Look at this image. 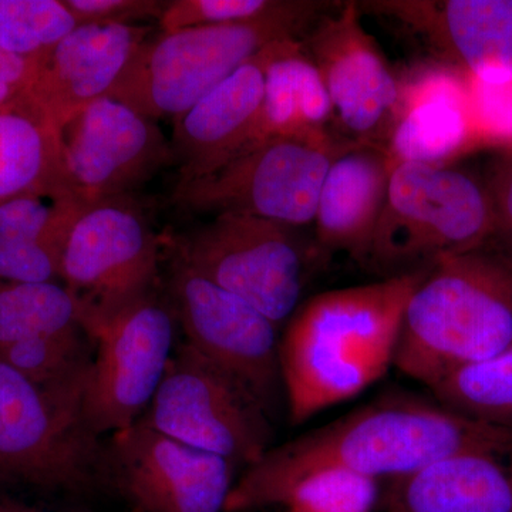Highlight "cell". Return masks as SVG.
<instances>
[{
  "instance_id": "cell-5",
  "label": "cell",
  "mask_w": 512,
  "mask_h": 512,
  "mask_svg": "<svg viewBox=\"0 0 512 512\" xmlns=\"http://www.w3.org/2000/svg\"><path fill=\"white\" fill-rule=\"evenodd\" d=\"M89 369L37 384L0 362V481L83 491L99 480L106 453L84 416Z\"/></svg>"
},
{
  "instance_id": "cell-23",
  "label": "cell",
  "mask_w": 512,
  "mask_h": 512,
  "mask_svg": "<svg viewBox=\"0 0 512 512\" xmlns=\"http://www.w3.org/2000/svg\"><path fill=\"white\" fill-rule=\"evenodd\" d=\"M55 191L74 192L62 131L30 94L0 106V204L30 192Z\"/></svg>"
},
{
  "instance_id": "cell-24",
  "label": "cell",
  "mask_w": 512,
  "mask_h": 512,
  "mask_svg": "<svg viewBox=\"0 0 512 512\" xmlns=\"http://www.w3.org/2000/svg\"><path fill=\"white\" fill-rule=\"evenodd\" d=\"M83 325L84 306L66 286L0 284V348Z\"/></svg>"
},
{
  "instance_id": "cell-6",
  "label": "cell",
  "mask_w": 512,
  "mask_h": 512,
  "mask_svg": "<svg viewBox=\"0 0 512 512\" xmlns=\"http://www.w3.org/2000/svg\"><path fill=\"white\" fill-rule=\"evenodd\" d=\"M495 235L487 185L447 165H394L372 265L390 276L485 248Z\"/></svg>"
},
{
  "instance_id": "cell-19",
  "label": "cell",
  "mask_w": 512,
  "mask_h": 512,
  "mask_svg": "<svg viewBox=\"0 0 512 512\" xmlns=\"http://www.w3.org/2000/svg\"><path fill=\"white\" fill-rule=\"evenodd\" d=\"M392 170L387 151L367 144H353L333 161L313 220L319 261L345 252L359 264H372Z\"/></svg>"
},
{
  "instance_id": "cell-35",
  "label": "cell",
  "mask_w": 512,
  "mask_h": 512,
  "mask_svg": "<svg viewBox=\"0 0 512 512\" xmlns=\"http://www.w3.org/2000/svg\"><path fill=\"white\" fill-rule=\"evenodd\" d=\"M40 62L0 49V106L30 94Z\"/></svg>"
},
{
  "instance_id": "cell-7",
  "label": "cell",
  "mask_w": 512,
  "mask_h": 512,
  "mask_svg": "<svg viewBox=\"0 0 512 512\" xmlns=\"http://www.w3.org/2000/svg\"><path fill=\"white\" fill-rule=\"evenodd\" d=\"M333 134L275 138L231 158L217 170L178 183L173 200L200 214H242L293 228L313 224L323 180L353 146Z\"/></svg>"
},
{
  "instance_id": "cell-16",
  "label": "cell",
  "mask_w": 512,
  "mask_h": 512,
  "mask_svg": "<svg viewBox=\"0 0 512 512\" xmlns=\"http://www.w3.org/2000/svg\"><path fill=\"white\" fill-rule=\"evenodd\" d=\"M359 8L402 23L468 76L512 80V0H372Z\"/></svg>"
},
{
  "instance_id": "cell-2",
  "label": "cell",
  "mask_w": 512,
  "mask_h": 512,
  "mask_svg": "<svg viewBox=\"0 0 512 512\" xmlns=\"http://www.w3.org/2000/svg\"><path fill=\"white\" fill-rule=\"evenodd\" d=\"M427 269L319 293L296 309L279 345L293 424L353 399L387 372L404 309Z\"/></svg>"
},
{
  "instance_id": "cell-17",
  "label": "cell",
  "mask_w": 512,
  "mask_h": 512,
  "mask_svg": "<svg viewBox=\"0 0 512 512\" xmlns=\"http://www.w3.org/2000/svg\"><path fill=\"white\" fill-rule=\"evenodd\" d=\"M150 28L77 25L39 64L30 97L62 128L84 107L113 92Z\"/></svg>"
},
{
  "instance_id": "cell-29",
  "label": "cell",
  "mask_w": 512,
  "mask_h": 512,
  "mask_svg": "<svg viewBox=\"0 0 512 512\" xmlns=\"http://www.w3.org/2000/svg\"><path fill=\"white\" fill-rule=\"evenodd\" d=\"M83 330L37 336L0 348V362L37 384H50L90 366L84 355Z\"/></svg>"
},
{
  "instance_id": "cell-31",
  "label": "cell",
  "mask_w": 512,
  "mask_h": 512,
  "mask_svg": "<svg viewBox=\"0 0 512 512\" xmlns=\"http://www.w3.org/2000/svg\"><path fill=\"white\" fill-rule=\"evenodd\" d=\"M467 76L468 111L477 147L512 151V80L487 83Z\"/></svg>"
},
{
  "instance_id": "cell-8",
  "label": "cell",
  "mask_w": 512,
  "mask_h": 512,
  "mask_svg": "<svg viewBox=\"0 0 512 512\" xmlns=\"http://www.w3.org/2000/svg\"><path fill=\"white\" fill-rule=\"evenodd\" d=\"M174 252L278 328L299 308L309 269L319 262L298 228L242 214L215 215L178 238Z\"/></svg>"
},
{
  "instance_id": "cell-20",
  "label": "cell",
  "mask_w": 512,
  "mask_h": 512,
  "mask_svg": "<svg viewBox=\"0 0 512 512\" xmlns=\"http://www.w3.org/2000/svg\"><path fill=\"white\" fill-rule=\"evenodd\" d=\"M466 73L450 64L420 67L402 82L399 119L387 154L392 165H447L476 148Z\"/></svg>"
},
{
  "instance_id": "cell-28",
  "label": "cell",
  "mask_w": 512,
  "mask_h": 512,
  "mask_svg": "<svg viewBox=\"0 0 512 512\" xmlns=\"http://www.w3.org/2000/svg\"><path fill=\"white\" fill-rule=\"evenodd\" d=\"M379 493L375 478L326 468L299 480L281 505L288 512H372Z\"/></svg>"
},
{
  "instance_id": "cell-26",
  "label": "cell",
  "mask_w": 512,
  "mask_h": 512,
  "mask_svg": "<svg viewBox=\"0 0 512 512\" xmlns=\"http://www.w3.org/2000/svg\"><path fill=\"white\" fill-rule=\"evenodd\" d=\"M86 204L74 192H30L0 204V244L40 242L64 247Z\"/></svg>"
},
{
  "instance_id": "cell-25",
  "label": "cell",
  "mask_w": 512,
  "mask_h": 512,
  "mask_svg": "<svg viewBox=\"0 0 512 512\" xmlns=\"http://www.w3.org/2000/svg\"><path fill=\"white\" fill-rule=\"evenodd\" d=\"M431 392L448 409L512 426V345L490 359L461 367Z\"/></svg>"
},
{
  "instance_id": "cell-1",
  "label": "cell",
  "mask_w": 512,
  "mask_h": 512,
  "mask_svg": "<svg viewBox=\"0 0 512 512\" xmlns=\"http://www.w3.org/2000/svg\"><path fill=\"white\" fill-rule=\"evenodd\" d=\"M471 451L511 454L512 426L473 419L440 403L383 399L269 448L238 478L225 512L281 505L299 480L326 468L393 481L441 458Z\"/></svg>"
},
{
  "instance_id": "cell-10",
  "label": "cell",
  "mask_w": 512,
  "mask_h": 512,
  "mask_svg": "<svg viewBox=\"0 0 512 512\" xmlns=\"http://www.w3.org/2000/svg\"><path fill=\"white\" fill-rule=\"evenodd\" d=\"M158 256L160 241L131 195L83 208L64 242L62 281L84 306L86 335L153 292Z\"/></svg>"
},
{
  "instance_id": "cell-21",
  "label": "cell",
  "mask_w": 512,
  "mask_h": 512,
  "mask_svg": "<svg viewBox=\"0 0 512 512\" xmlns=\"http://www.w3.org/2000/svg\"><path fill=\"white\" fill-rule=\"evenodd\" d=\"M387 512H512V453L454 454L390 481Z\"/></svg>"
},
{
  "instance_id": "cell-27",
  "label": "cell",
  "mask_w": 512,
  "mask_h": 512,
  "mask_svg": "<svg viewBox=\"0 0 512 512\" xmlns=\"http://www.w3.org/2000/svg\"><path fill=\"white\" fill-rule=\"evenodd\" d=\"M77 22L63 0H0V49L43 60Z\"/></svg>"
},
{
  "instance_id": "cell-18",
  "label": "cell",
  "mask_w": 512,
  "mask_h": 512,
  "mask_svg": "<svg viewBox=\"0 0 512 512\" xmlns=\"http://www.w3.org/2000/svg\"><path fill=\"white\" fill-rule=\"evenodd\" d=\"M279 42L241 64L174 120L171 148L178 183L204 177L247 150L264 101L266 67Z\"/></svg>"
},
{
  "instance_id": "cell-13",
  "label": "cell",
  "mask_w": 512,
  "mask_h": 512,
  "mask_svg": "<svg viewBox=\"0 0 512 512\" xmlns=\"http://www.w3.org/2000/svg\"><path fill=\"white\" fill-rule=\"evenodd\" d=\"M306 53L322 74L333 117L353 143L386 150L402 104L396 76L360 23L359 3H340L308 30Z\"/></svg>"
},
{
  "instance_id": "cell-33",
  "label": "cell",
  "mask_w": 512,
  "mask_h": 512,
  "mask_svg": "<svg viewBox=\"0 0 512 512\" xmlns=\"http://www.w3.org/2000/svg\"><path fill=\"white\" fill-rule=\"evenodd\" d=\"M77 25H136L143 20H160L168 2L158 0H63Z\"/></svg>"
},
{
  "instance_id": "cell-14",
  "label": "cell",
  "mask_w": 512,
  "mask_h": 512,
  "mask_svg": "<svg viewBox=\"0 0 512 512\" xmlns=\"http://www.w3.org/2000/svg\"><path fill=\"white\" fill-rule=\"evenodd\" d=\"M106 468L136 512H225L237 464L137 420L114 433Z\"/></svg>"
},
{
  "instance_id": "cell-4",
  "label": "cell",
  "mask_w": 512,
  "mask_h": 512,
  "mask_svg": "<svg viewBox=\"0 0 512 512\" xmlns=\"http://www.w3.org/2000/svg\"><path fill=\"white\" fill-rule=\"evenodd\" d=\"M332 2L293 0L278 15L161 33L147 39L109 94L150 119H178L271 43L299 39L335 8Z\"/></svg>"
},
{
  "instance_id": "cell-3",
  "label": "cell",
  "mask_w": 512,
  "mask_h": 512,
  "mask_svg": "<svg viewBox=\"0 0 512 512\" xmlns=\"http://www.w3.org/2000/svg\"><path fill=\"white\" fill-rule=\"evenodd\" d=\"M512 345V265L481 248L427 269L406 309L393 365L433 389Z\"/></svg>"
},
{
  "instance_id": "cell-37",
  "label": "cell",
  "mask_w": 512,
  "mask_h": 512,
  "mask_svg": "<svg viewBox=\"0 0 512 512\" xmlns=\"http://www.w3.org/2000/svg\"><path fill=\"white\" fill-rule=\"evenodd\" d=\"M0 483H2V481H0Z\"/></svg>"
},
{
  "instance_id": "cell-15",
  "label": "cell",
  "mask_w": 512,
  "mask_h": 512,
  "mask_svg": "<svg viewBox=\"0 0 512 512\" xmlns=\"http://www.w3.org/2000/svg\"><path fill=\"white\" fill-rule=\"evenodd\" d=\"M62 147L70 185L86 205L127 197L174 164L156 120L110 96L84 107L62 128Z\"/></svg>"
},
{
  "instance_id": "cell-22",
  "label": "cell",
  "mask_w": 512,
  "mask_h": 512,
  "mask_svg": "<svg viewBox=\"0 0 512 512\" xmlns=\"http://www.w3.org/2000/svg\"><path fill=\"white\" fill-rule=\"evenodd\" d=\"M332 120L328 89L303 42L282 40L266 67L264 101L245 151L275 138L328 136Z\"/></svg>"
},
{
  "instance_id": "cell-9",
  "label": "cell",
  "mask_w": 512,
  "mask_h": 512,
  "mask_svg": "<svg viewBox=\"0 0 512 512\" xmlns=\"http://www.w3.org/2000/svg\"><path fill=\"white\" fill-rule=\"evenodd\" d=\"M269 419L244 386L187 342L171 356L156 396L140 417L165 436L245 468L269 450Z\"/></svg>"
},
{
  "instance_id": "cell-12",
  "label": "cell",
  "mask_w": 512,
  "mask_h": 512,
  "mask_svg": "<svg viewBox=\"0 0 512 512\" xmlns=\"http://www.w3.org/2000/svg\"><path fill=\"white\" fill-rule=\"evenodd\" d=\"M99 350L90 363L84 416L100 436L133 426L150 406L173 356L174 311L147 293L90 330Z\"/></svg>"
},
{
  "instance_id": "cell-11",
  "label": "cell",
  "mask_w": 512,
  "mask_h": 512,
  "mask_svg": "<svg viewBox=\"0 0 512 512\" xmlns=\"http://www.w3.org/2000/svg\"><path fill=\"white\" fill-rule=\"evenodd\" d=\"M170 291L185 342L244 386L272 417L284 392L278 326L175 252Z\"/></svg>"
},
{
  "instance_id": "cell-32",
  "label": "cell",
  "mask_w": 512,
  "mask_h": 512,
  "mask_svg": "<svg viewBox=\"0 0 512 512\" xmlns=\"http://www.w3.org/2000/svg\"><path fill=\"white\" fill-rule=\"evenodd\" d=\"M63 247L40 242L0 244V284H55L62 279Z\"/></svg>"
},
{
  "instance_id": "cell-36",
  "label": "cell",
  "mask_w": 512,
  "mask_h": 512,
  "mask_svg": "<svg viewBox=\"0 0 512 512\" xmlns=\"http://www.w3.org/2000/svg\"><path fill=\"white\" fill-rule=\"evenodd\" d=\"M0 512H40L28 505L16 503L9 498L0 497Z\"/></svg>"
},
{
  "instance_id": "cell-34",
  "label": "cell",
  "mask_w": 512,
  "mask_h": 512,
  "mask_svg": "<svg viewBox=\"0 0 512 512\" xmlns=\"http://www.w3.org/2000/svg\"><path fill=\"white\" fill-rule=\"evenodd\" d=\"M485 185L494 208L493 239L501 244L497 252L512 265V151L504 153L493 165Z\"/></svg>"
},
{
  "instance_id": "cell-30",
  "label": "cell",
  "mask_w": 512,
  "mask_h": 512,
  "mask_svg": "<svg viewBox=\"0 0 512 512\" xmlns=\"http://www.w3.org/2000/svg\"><path fill=\"white\" fill-rule=\"evenodd\" d=\"M293 0H174L165 6L158 25L164 33L254 22L284 12Z\"/></svg>"
}]
</instances>
